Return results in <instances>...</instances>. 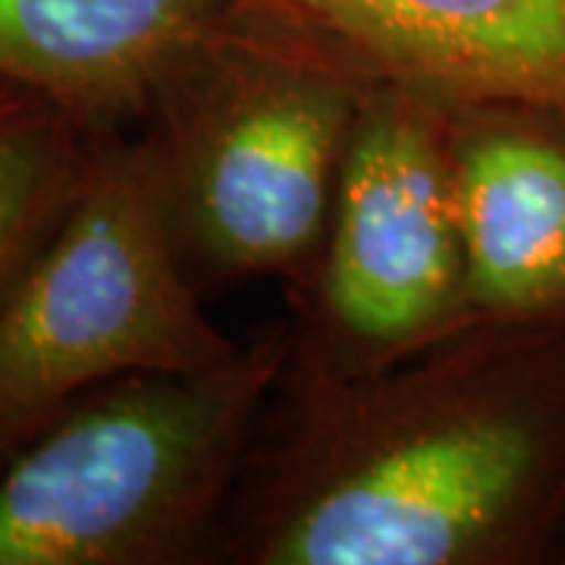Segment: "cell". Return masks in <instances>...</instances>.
Listing matches in <instances>:
<instances>
[{"label": "cell", "mask_w": 565, "mask_h": 565, "mask_svg": "<svg viewBox=\"0 0 565 565\" xmlns=\"http://www.w3.org/2000/svg\"><path fill=\"white\" fill-rule=\"evenodd\" d=\"M565 333L468 323L381 371L289 349L217 565H553Z\"/></svg>", "instance_id": "obj_1"}, {"label": "cell", "mask_w": 565, "mask_h": 565, "mask_svg": "<svg viewBox=\"0 0 565 565\" xmlns=\"http://www.w3.org/2000/svg\"><path fill=\"white\" fill-rule=\"evenodd\" d=\"M374 73L267 0H243L161 82L136 129L202 296L315 280Z\"/></svg>", "instance_id": "obj_2"}, {"label": "cell", "mask_w": 565, "mask_h": 565, "mask_svg": "<svg viewBox=\"0 0 565 565\" xmlns=\"http://www.w3.org/2000/svg\"><path fill=\"white\" fill-rule=\"evenodd\" d=\"M286 321L195 371L92 386L0 462V565H217Z\"/></svg>", "instance_id": "obj_3"}, {"label": "cell", "mask_w": 565, "mask_h": 565, "mask_svg": "<svg viewBox=\"0 0 565 565\" xmlns=\"http://www.w3.org/2000/svg\"><path fill=\"white\" fill-rule=\"evenodd\" d=\"M182 270L139 132H98L76 199L0 305V462L92 386L230 362Z\"/></svg>", "instance_id": "obj_4"}, {"label": "cell", "mask_w": 565, "mask_h": 565, "mask_svg": "<svg viewBox=\"0 0 565 565\" xmlns=\"http://www.w3.org/2000/svg\"><path fill=\"white\" fill-rule=\"evenodd\" d=\"M468 323L452 107L374 79L315 280L289 302V349L323 367L364 374Z\"/></svg>", "instance_id": "obj_5"}, {"label": "cell", "mask_w": 565, "mask_h": 565, "mask_svg": "<svg viewBox=\"0 0 565 565\" xmlns=\"http://www.w3.org/2000/svg\"><path fill=\"white\" fill-rule=\"evenodd\" d=\"M471 323L565 333V110L452 107Z\"/></svg>", "instance_id": "obj_6"}, {"label": "cell", "mask_w": 565, "mask_h": 565, "mask_svg": "<svg viewBox=\"0 0 565 565\" xmlns=\"http://www.w3.org/2000/svg\"><path fill=\"white\" fill-rule=\"evenodd\" d=\"M377 79L449 107L565 110V0H267Z\"/></svg>", "instance_id": "obj_7"}, {"label": "cell", "mask_w": 565, "mask_h": 565, "mask_svg": "<svg viewBox=\"0 0 565 565\" xmlns=\"http://www.w3.org/2000/svg\"><path fill=\"white\" fill-rule=\"evenodd\" d=\"M243 0H0V79L85 132H136L167 73Z\"/></svg>", "instance_id": "obj_8"}, {"label": "cell", "mask_w": 565, "mask_h": 565, "mask_svg": "<svg viewBox=\"0 0 565 565\" xmlns=\"http://www.w3.org/2000/svg\"><path fill=\"white\" fill-rule=\"evenodd\" d=\"M92 139L57 104L0 79V305L70 211Z\"/></svg>", "instance_id": "obj_9"}, {"label": "cell", "mask_w": 565, "mask_h": 565, "mask_svg": "<svg viewBox=\"0 0 565 565\" xmlns=\"http://www.w3.org/2000/svg\"><path fill=\"white\" fill-rule=\"evenodd\" d=\"M553 565H565V534H563V541H559V546H556V556H553Z\"/></svg>", "instance_id": "obj_10"}]
</instances>
